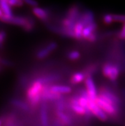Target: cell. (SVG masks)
Returning a JSON list of instances; mask_svg holds the SVG:
<instances>
[{"label":"cell","mask_w":125,"mask_h":126,"mask_svg":"<svg viewBox=\"0 0 125 126\" xmlns=\"http://www.w3.org/2000/svg\"><path fill=\"white\" fill-rule=\"evenodd\" d=\"M95 102L97 104V105L103 111L109 116V117H117L119 115V111L117 110V109L114 107V106L109 103L107 101H104L101 98L98 97L95 100Z\"/></svg>","instance_id":"1"},{"label":"cell","mask_w":125,"mask_h":126,"mask_svg":"<svg viewBox=\"0 0 125 126\" xmlns=\"http://www.w3.org/2000/svg\"><path fill=\"white\" fill-rule=\"evenodd\" d=\"M43 85L41 82L37 79H34L30 85H29L28 88L26 91V99L28 102L33 99L36 96L42 94Z\"/></svg>","instance_id":"2"},{"label":"cell","mask_w":125,"mask_h":126,"mask_svg":"<svg viewBox=\"0 0 125 126\" xmlns=\"http://www.w3.org/2000/svg\"><path fill=\"white\" fill-rule=\"evenodd\" d=\"M51 85H45L43 87L42 92V102H49L56 101L63 99V95L52 92L51 90Z\"/></svg>","instance_id":"3"},{"label":"cell","mask_w":125,"mask_h":126,"mask_svg":"<svg viewBox=\"0 0 125 126\" xmlns=\"http://www.w3.org/2000/svg\"><path fill=\"white\" fill-rule=\"evenodd\" d=\"M88 108L92 113L93 117H97L101 122H106L109 119V116L100 108L95 101L89 99L88 100Z\"/></svg>","instance_id":"4"},{"label":"cell","mask_w":125,"mask_h":126,"mask_svg":"<svg viewBox=\"0 0 125 126\" xmlns=\"http://www.w3.org/2000/svg\"><path fill=\"white\" fill-rule=\"evenodd\" d=\"M0 21L6 24H10L13 25L18 26L24 27L28 22V19L26 17L22 16H8L6 15H3Z\"/></svg>","instance_id":"5"},{"label":"cell","mask_w":125,"mask_h":126,"mask_svg":"<svg viewBox=\"0 0 125 126\" xmlns=\"http://www.w3.org/2000/svg\"><path fill=\"white\" fill-rule=\"evenodd\" d=\"M84 84H85V89L88 93L90 99L95 101V100L98 97V92L93 76L87 77L84 81Z\"/></svg>","instance_id":"6"},{"label":"cell","mask_w":125,"mask_h":126,"mask_svg":"<svg viewBox=\"0 0 125 126\" xmlns=\"http://www.w3.org/2000/svg\"><path fill=\"white\" fill-rule=\"evenodd\" d=\"M79 22H81L84 27L95 22V14L91 10H86L81 14Z\"/></svg>","instance_id":"7"},{"label":"cell","mask_w":125,"mask_h":126,"mask_svg":"<svg viewBox=\"0 0 125 126\" xmlns=\"http://www.w3.org/2000/svg\"><path fill=\"white\" fill-rule=\"evenodd\" d=\"M47 102H42L40 104V120L42 126H49V116Z\"/></svg>","instance_id":"8"},{"label":"cell","mask_w":125,"mask_h":126,"mask_svg":"<svg viewBox=\"0 0 125 126\" xmlns=\"http://www.w3.org/2000/svg\"><path fill=\"white\" fill-rule=\"evenodd\" d=\"M82 13L80 12L79 7L76 5L71 6L70 8L68 10L66 14V17L71 19L75 22H78Z\"/></svg>","instance_id":"9"},{"label":"cell","mask_w":125,"mask_h":126,"mask_svg":"<svg viewBox=\"0 0 125 126\" xmlns=\"http://www.w3.org/2000/svg\"><path fill=\"white\" fill-rule=\"evenodd\" d=\"M56 117L65 126H71L73 125L71 118L64 111L56 110Z\"/></svg>","instance_id":"10"},{"label":"cell","mask_w":125,"mask_h":126,"mask_svg":"<svg viewBox=\"0 0 125 126\" xmlns=\"http://www.w3.org/2000/svg\"><path fill=\"white\" fill-rule=\"evenodd\" d=\"M32 12H33V14L41 21L46 22L49 19V12L47 10L37 6V7L33 8Z\"/></svg>","instance_id":"11"},{"label":"cell","mask_w":125,"mask_h":126,"mask_svg":"<svg viewBox=\"0 0 125 126\" xmlns=\"http://www.w3.org/2000/svg\"><path fill=\"white\" fill-rule=\"evenodd\" d=\"M51 90L56 94L63 95L70 94L71 92V88L67 85H51Z\"/></svg>","instance_id":"12"},{"label":"cell","mask_w":125,"mask_h":126,"mask_svg":"<svg viewBox=\"0 0 125 126\" xmlns=\"http://www.w3.org/2000/svg\"><path fill=\"white\" fill-rule=\"evenodd\" d=\"M87 77L85 74L82 72H75L72 74L70 79V83L71 85H75L84 81Z\"/></svg>","instance_id":"13"},{"label":"cell","mask_w":125,"mask_h":126,"mask_svg":"<svg viewBox=\"0 0 125 126\" xmlns=\"http://www.w3.org/2000/svg\"><path fill=\"white\" fill-rule=\"evenodd\" d=\"M10 104L15 107L21 109L25 111H29L30 110V106L28 104L24 101H21L17 99H12L10 100Z\"/></svg>","instance_id":"14"},{"label":"cell","mask_w":125,"mask_h":126,"mask_svg":"<svg viewBox=\"0 0 125 126\" xmlns=\"http://www.w3.org/2000/svg\"><path fill=\"white\" fill-rule=\"evenodd\" d=\"M97 27H98V26H97V24L95 22L84 27L83 32V39L87 40V38L93 33L97 32Z\"/></svg>","instance_id":"15"},{"label":"cell","mask_w":125,"mask_h":126,"mask_svg":"<svg viewBox=\"0 0 125 126\" xmlns=\"http://www.w3.org/2000/svg\"><path fill=\"white\" fill-rule=\"evenodd\" d=\"M99 68V65L97 63H91L89 65H87L83 70V72L85 74L86 77L93 76L97 72Z\"/></svg>","instance_id":"16"},{"label":"cell","mask_w":125,"mask_h":126,"mask_svg":"<svg viewBox=\"0 0 125 126\" xmlns=\"http://www.w3.org/2000/svg\"><path fill=\"white\" fill-rule=\"evenodd\" d=\"M84 26L81 22H77L74 28L75 39L78 40H83V32Z\"/></svg>","instance_id":"17"},{"label":"cell","mask_w":125,"mask_h":126,"mask_svg":"<svg viewBox=\"0 0 125 126\" xmlns=\"http://www.w3.org/2000/svg\"><path fill=\"white\" fill-rule=\"evenodd\" d=\"M0 8L3 11L4 15L8 16H13L12 10L11 9V7L8 5L7 1H4V0H0Z\"/></svg>","instance_id":"18"},{"label":"cell","mask_w":125,"mask_h":126,"mask_svg":"<svg viewBox=\"0 0 125 126\" xmlns=\"http://www.w3.org/2000/svg\"><path fill=\"white\" fill-rule=\"evenodd\" d=\"M113 66H114V63L111 62L105 63L102 66V69H101L102 74L106 78H109L112 70Z\"/></svg>","instance_id":"19"},{"label":"cell","mask_w":125,"mask_h":126,"mask_svg":"<svg viewBox=\"0 0 125 126\" xmlns=\"http://www.w3.org/2000/svg\"><path fill=\"white\" fill-rule=\"evenodd\" d=\"M28 22L24 27H22V30L26 32L30 33L33 32L35 26V21L33 18L31 17H27Z\"/></svg>","instance_id":"20"},{"label":"cell","mask_w":125,"mask_h":126,"mask_svg":"<svg viewBox=\"0 0 125 126\" xmlns=\"http://www.w3.org/2000/svg\"><path fill=\"white\" fill-rule=\"evenodd\" d=\"M51 53L52 52H51V50L49 49L47 46H46L44 48H42L37 52V54H36V57H37V59L39 60L44 59L47 56H49Z\"/></svg>","instance_id":"21"},{"label":"cell","mask_w":125,"mask_h":126,"mask_svg":"<svg viewBox=\"0 0 125 126\" xmlns=\"http://www.w3.org/2000/svg\"><path fill=\"white\" fill-rule=\"evenodd\" d=\"M77 22L72 21L71 19H68L67 17H65L62 19L61 21V26L65 28H67L68 29H70L71 30H74L75 26Z\"/></svg>","instance_id":"22"},{"label":"cell","mask_w":125,"mask_h":126,"mask_svg":"<svg viewBox=\"0 0 125 126\" xmlns=\"http://www.w3.org/2000/svg\"><path fill=\"white\" fill-rule=\"evenodd\" d=\"M81 53L77 51H70L67 54V57H68V59L73 61L79 60L81 58Z\"/></svg>","instance_id":"23"},{"label":"cell","mask_w":125,"mask_h":126,"mask_svg":"<svg viewBox=\"0 0 125 126\" xmlns=\"http://www.w3.org/2000/svg\"><path fill=\"white\" fill-rule=\"evenodd\" d=\"M7 3L10 6L21 7L24 5V1L21 0H8Z\"/></svg>","instance_id":"24"},{"label":"cell","mask_w":125,"mask_h":126,"mask_svg":"<svg viewBox=\"0 0 125 126\" xmlns=\"http://www.w3.org/2000/svg\"><path fill=\"white\" fill-rule=\"evenodd\" d=\"M103 21L105 24L107 25L111 24L112 22H114L112 17V14H106L103 16Z\"/></svg>","instance_id":"25"},{"label":"cell","mask_w":125,"mask_h":126,"mask_svg":"<svg viewBox=\"0 0 125 126\" xmlns=\"http://www.w3.org/2000/svg\"><path fill=\"white\" fill-rule=\"evenodd\" d=\"M112 17L114 22L125 23V15L112 14Z\"/></svg>","instance_id":"26"},{"label":"cell","mask_w":125,"mask_h":126,"mask_svg":"<svg viewBox=\"0 0 125 126\" xmlns=\"http://www.w3.org/2000/svg\"><path fill=\"white\" fill-rule=\"evenodd\" d=\"M6 38V33L4 30H0V49L4 47V44Z\"/></svg>","instance_id":"27"},{"label":"cell","mask_w":125,"mask_h":126,"mask_svg":"<svg viewBox=\"0 0 125 126\" xmlns=\"http://www.w3.org/2000/svg\"><path fill=\"white\" fill-rule=\"evenodd\" d=\"M0 64L7 67H12L14 65V63L12 61L9 60L5 59V58H2L1 60H0Z\"/></svg>","instance_id":"28"},{"label":"cell","mask_w":125,"mask_h":126,"mask_svg":"<svg viewBox=\"0 0 125 126\" xmlns=\"http://www.w3.org/2000/svg\"><path fill=\"white\" fill-rule=\"evenodd\" d=\"M117 38L120 40H125V23H124L122 29L117 34Z\"/></svg>","instance_id":"29"},{"label":"cell","mask_w":125,"mask_h":126,"mask_svg":"<svg viewBox=\"0 0 125 126\" xmlns=\"http://www.w3.org/2000/svg\"><path fill=\"white\" fill-rule=\"evenodd\" d=\"M97 38H98V33H97V32H94V33H93L87 38V40L89 42L94 43V42H95L97 41Z\"/></svg>","instance_id":"30"},{"label":"cell","mask_w":125,"mask_h":126,"mask_svg":"<svg viewBox=\"0 0 125 126\" xmlns=\"http://www.w3.org/2000/svg\"><path fill=\"white\" fill-rule=\"evenodd\" d=\"M24 3L33 8L37 7L38 6V3L35 0H24Z\"/></svg>","instance_id":"31"},{"label":"cell","mask_w":125,"mask_h":126,"mask_svg":"<svg viewBox=\"0 0 125 126\" xmlns=\"http://www.w3.org/2000/svg\"><path fill=\"white\" fill-rule=\"evenodd\" d=\"M121 96H122V100L123 103L125 104V88L121 90Z\"/></svg>","instance_id":"32"},{"label":"cell","mask_w":125,"mask_h":126,"mask_svg":"<svg viewBox=\"0 0 125 126\" xmlns=\"http://www.w3.org/2000/svg\"><path fill=\"white\" fill-rule=\"evenodd\" d=\"M3 15H4V14H3V11L1 10V9L0 8V19H1V18L3 17Z\"/></svg>","instance_id":"33"},{"label":"cell","mask_w":125,"mask_h":126,"mask_svg":"<svg viewBox=\"0 0 125 126\" xmlns=\"http://www.w3.org/2000/svg\"><path fill=\"white\" fill-rule=\"evenodd\" d=\"M2 122H3V120H2L1 118H0V126H1Z\"/></svg>","instance_id":"34"},{"label":"cell","mask_w":125,"mask_h":126,"mask_svg":"<svg viewBox=\"0 0 125 126\" xmlns=\"http://www.w3.org/2000/svg\"><path fill=\"white\" fill-rule=\"evenodd\" d=\"M4 1H8V0H4Z\"/></svg>","instance_id":"35"},{"label":"cell","mask_w":125,"mask_h":126,"mask_svg":"<svg viewBox=\"0 0 125 126\" xmlns=\"http://www.w3.org/2000/svg\"><path fill=\"white\" fill-rule=\"evenodd\" d=\"M21 1H24V0H21Z\"/></svg>","instance_id":"36"}]
</instances>
